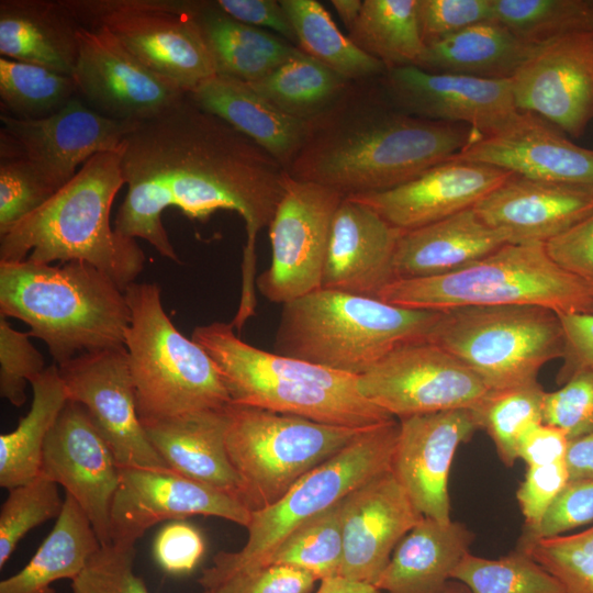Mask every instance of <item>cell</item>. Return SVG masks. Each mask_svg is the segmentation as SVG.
<instances>
[{"label":"cell","instance_id":"24","mask_svg":"<svg viewBox=\"0 0 593 593\" xmlns=\"http://www.w3.org/2000/svg\"><path fill=\"white\" fill-rule=\"evenodd\" d=\"M511 175L452 157L395 188L348 198L368 205L391 225L410 231L474 206Z\"/></svg>","mask_w":593,"mask_h":593},{"label":"cell","instance_id":"8","mask_svg":"<svg viewBox=\"0 0 593 593\" xmlns=\"http://www.w3.org/2000/svg\"><path fill=\"white\" fill-rule=\"evenodd\" d=\"M124 292V347L142 424L231 404L213 359L166 314L158 284L135 281Z\"/></svg>","mask_w":593,"mask_h":593},{"label":"cell","instance_id":"6","mask_svg":"<svg viewBox=\"0 0 593 593\" xmlns=\"http://www.w3.org/2000/svg\"><path fill=\"white\" fill-rule=\"evenodd\" d=\"M439 316L321 288L282 305L272 351L359 377L394 349L426 340Z\"/></svg>","mask_w":593,"mask_h":593},{"label":"cell","instance_id":"25","mask_svg":"<svg viewBox=\"0 0 593 593\" xmlns=\"http://www.w3.org/2000/svg\"><path fill=\"white\" fill-rule=\"evenodd\" d=\"M454 158L533 180L593 187V149L572 143L530 113L510 130L475 139Z\"/></svg>","mask_w":593,"mask_h":593},{"label":"cell","instance_id":"33","mask_svg":"<svg viewBox=\"0 0 593 593\" xmlns=\"http://www.w3.org/2000/svg\"><path fill=\"white\" fill-rule=\"evenodd\" d=\"M192 13L212 55L216 75L251 83L303 54L281 36L235 20L215 1H194Z\"/></svg>","mask_w":593,"mask_h":593},{"label":"cell","instance_id":"49","mask_svg":"<svg viewBox=\"0 0 593 593\" xmlns=\"http://www.w3.org/2000/svg\"><path fill=\"white\" fill-rule=\"evenodd\" d=\"M135 547L102 546L71 581L72 593H150L134 572Z\"/></svg>","mask_w":593,"mask_h":593},{"label":"cell","instance_id":"4","mask_svg":"<svg viewBox=\"0 0 593 593\" xmlns=\"http://www.w3.org/2000/svg\"><path fill=\"white\" fill-rule=\"evenodd\" d=\"M0 315L30 326L55 365L80 355L124 347L131 322L125 292L85 261L59 266L27 259L0 262Z\"/></svg>","mask_w":593,"mask_h":593},{"label":"cell","instance_id":"26","mask_svg":"<svg viewBox=\"0 0 593 593\" xmlns=\"http://www.w3.org/2000/svg\"><path fill=\"white\" fill-rule=\"evenodd\" d=\"M402 233L368 205L344 198L333 219L321 288L378 298L394 281Z\"/></svg>","mask_w":593,"mask_h":593},{"label":"cell","instance_id":"44","mask_svg":"<svg viewBox=\"0 0 593 593\" xmlns=\"http://www.w3.org/2000/svg\"><path fill=\"white\" fill-rule=\"evenodd\" d=\"M343 499L293 529L268 564L291 566L318 581L339 575L344 552Z\"/></svg>","mask_w":593,"mask_h":593},{"label":"cell","instance_id":"2","mask_svg":"<svg viewBox=\"0 0 593 593\" xmlns=\"http://www.w3.org/2000/svg\"><path fill=\"white\" fill-rule=\"evenodd\" d=\"M479 137L468 125L401 111L381 77L350 81L327 110L309 121L305 142L287 172L345 198L380 192L452 158Z\"/></svg>","mask_w":593,"mask_h":593},{"label":"cell","instance_id":"15","mask_svg":"<svg viewBox=\"0 0 593 593\" xmlns=\"http://www.w3.org/2000/svg\"><path fill=\"white\" fill-rule=\"evenodd\" d=\"M0 121V156L24 158L55 192L92 156L119 152L139 124L102 115L76 97L44 118L1 113Z\"/></svg>","mask_w":593,"mask_h":593},{"label":"cell","instance_id":"51","mask_svg":"<svg viewBox=\"0 0 593 593\" xmlns=\"http://www.w3.org/2000/svg\"><path fill=\"white\" fill-rule=\"evenodd\" d=\"M593 521V478L569 479L538 525L524 530L518 544L550 538Z\"/></svg>","mask_w":593,"mask_h":593},{"label":"cell","instance_id":"56","mask_svg":"<svg viewBox=\"0 0 593 593\" xmlns=\"http://www.w3.org/2000/svg\"><path fill=\"white\" fill-rule=\"evenodd\" d=\"M545 245L560 267L593 289V213Z\"/></svg>","mask_w":593,"mask_h":593},{"label":"cell","instance_id":"29","mask_svg":"<svg viewBox=\"0 0 593 593\" xmlns=\"http://www.w3.org/2000/svg\"><path fill=\"white\" fill-rule=\"evenodd\" d=\"M508 243L510 237L486 224L472 206L403 231L393 257L394 280L450 273Z\"/></svg>","mask_w":593,"mask_h":593},{"label":"cell","instance_id":"59","mask_svg":"<svg viewBox=\"0 0 593 593\" xmlns=\"http://www.w3.org/2000/svg\"><path fill=\"white\" fill-rule=\"evenodd\" d=\"M569 438L558 427L538 423L522 435L518 441L517 456L527 467H539L563 461L566 459Z\"/></svg>","mask_w":593,"mask_h":593},{"label":"cell","instance_id":"14","mask_svg":"<svg viewBox=\"0 0 593 593\" xmlns=\"http://www.w3.org/2000/svg\"><path fill=\"white\" fill-rule=\"evenodd\" d=\"M344 198L287 175L284 193L268 226L271 264L256 279L264 298L283 305L321 289L333 219Z\"/></svg>","mask_w":593,"mask_h":593},{"label":"cell","instance_id":"22","mask_svg":"<svg viewBox=\"0 0 593 593\" xmlns=\"http://www.w3.org/2000/svg\"><path fill=\"white\" fill-rule=\"evenodd\" d=\"M480 429L472 410L399 419L391 471L424 517L450 522L448 477L460 444Z\"/></svg>","mask_w":593,"mask_h":593},{"label":"cell","instance_id":"30","mask_svg":"<svg viewBox=\"0 0 593 593\" xmlns=\"http://www.w3.org/2000/svg\"><path fill=\"white\" fill-rule=\"evenodd\" d=\"M188 96L249 137L287 171L305 142L309 122L284 113L247 82L215 75Z\"/></svg>","mask_w":593,"mask_h":593},{"label":"cell","instance_id":"47","mask_svg":"<svg viewBox=\"0 0 593 593\" xmlns=\"http://www.w3.org/2000/svg\"><path fill=\"white\" fill-rule=\"evenodd\" d=\"M55 191L24 158L0 159V235L42 206Z\"/></svg>","mask_w":593,"mask_h":593},{"label":"cell","instance_id":"41","mask_svg":"<svg viewBox=\"0 0 593 593\" xmlns=\"http://www.w3.org/2000/svg\"><path fill=\"white\" fill-rule=\"evenodd\" d=\"M545 393L537 380H534L490 391L472 410L480 429L483 428L492 438L505 466L512 467L518 459V441L526 429L544 422Z\"/></svg>","mask_w":593,"mask_h":593},{"label":"cell","instance_id":"9","mask_svg":"<svg viewBox=\"0 0 593 593\" xmlns=\"http://www.w3.org/2000/svg\"><path fill=\"white\" fill-rule=\"evenodd\" d=\"M398 435L399 422L394 418L365 429L337 455L301 478L279 501L250 511L245 545L237 551L214 556L198 580L202 590L267 566L282 540L299 525L391 470Z\"/></svg>","mask_w":593,"mask_h":593},{"label":"cell","instance_id":"36","mask_svg":"<svg viewBox=\"0 0 593 593\" xmlns=\"http://www.w3.org/2000/svg\"><path fill=\"white\" fill-rule=\"evenodd\" d=\"M30 384V411L12 432L0 435V485L7 490L41 474L46 439L68 402L57 365L46 367Z\"/></svg>","mask_w":593,"mask_h":593},{"label":"cell","instance_id":"20","mask_svg":"<svg viewBox=\"0 0 593 593\" xmlns=\"http://www.w3.org/2000/svg\"><path fill=\"white\" fill-rule=\"evenodd\" d=\"M511 85L519 111L581 136L593 120V31L537 45Z\"/></svg>","mask_w":593,"mask_h":593},{"label":"cell","instance_id":"35","mask_svg":"<svg viewBox=\"0 0 593 593\" xmlns=\"http://www.w3.org/2000/svg\"><path fill=\"white\" fill-rule=\"evenodd\" d=\"M101 547L89 518L66 494L51 533L20 571L0 582V593H55L52 584L76 579Z\"/></svg>","mask_w":593,"mask_h":593},{"label":"cell","instance_id":"21","mask_svg":"<svg viewBox=\"0 0 593 593\" xmlns=\"http://www.w3.org/2000/svg\"><path fill=\"white\" fill-rule=\"evenodd\" d=\"M41 473L74 497L101 545H111L110 517L120 466L79 403L68 400L60 412L44 446Z\"/></svg>","mask_w":593,"mask_h":593},{"label":"cell","instance_id":"34","mask_svg":"<svg viewBox=\"0 0 593 593\" xmlns=\"http://www.w3.org/2000/svg\"><path fill=\"white\" fill-rule=\"evenodd\" d=\"M536 46L503 23L489 20L427 44L416 67L435 74L508 80Z\"/></svg>","mask_w":593,"mask_h":593},{"label":"cell","instance_id":"27","mask_svg":"<svg viewBox=\"0 0 593 593\" xmlns=\"http://www.w3.org/2000/svg\"><path fill=\"white\" fill-rule=\"evenodd\" d=\"M473 208L511 243L546 244L593 213V187L511 175Z\"/></svg>","mask_w":593,"mask_h":593},{"label":"cell","instance_id":"54","mask_svg":"<svg viewBox=\"0 0 593 593\" xmlns=\"http://www.w3.org/2000/svg\"><path fill=\"white\" fill-rule=\"evenodd\" d=\"M569 481L566 461L527 467L516 497L525 518V530L535 528Z\"/></svg>","mask_w":593,"mask_h":593},{"label":"cell","instance_id":"45","mask_svg":"<svg viewBox=\"0 0 593 593\" xmlns=\"http://www.w3.org/2000/svg\"><path fill=\"white\" fill-rule=\"evenodd\" d=\"M57 483L42 473L9 491L0 510V568L33 528L58 517L64 505Z\"/></svg>","mask_w":593,"mask_h":593},{"label":"cell","instance_id":"5","mask_svg":"<svg viewBox=\"0 0 593 593\" xmlns=\"http://www.w3.org/2000/svg\"><path fill=\"white\" fill-rule=\"evenodd\" d=\"M234 329L213 322L195 327L191 337L215 362L232 404L350 428L394 418L361 395L358 377L262 350Z\"/></svg>","mask_w":593,"mask_h":593},{"label":"cell","instance_id":"17","mask_svg":"<svg viewBox=\"0 0 593 593\" xmlns=\"http://www.w3.org/2000/svg\"><path fill=\"white\" fill-rule=\"evenodd\" d=\"M57 367L68 400L85 407L120 467H166L138 417L125 347L87 353Z\"/></svg>","mask_w":593,"mask_h":593},{"label":"cell","instance_id":"7","mask_svg":"<svg viewBox=\"0 0 593 593\" xmlns=\"http://www.w3.org/2000/svg\"><path fill=\"white\" fill-rule=\"evenodd\" d=\"M406 309L535 305L558 314L593 313V289L560 267L544 243H508L450 273L398 279L378 294Z\"/></svg>","mask_w":593,"mask_h":593},{"label":"cell","instance_id":"12","mask_svg":"<svg viewBox=\"0 0 593 593\" xmlns=\"http://www.w3.org/2000/svg\"><path fill=\"white\" fill-rule=\"evenodd\" d=\"M81 26L108 29L146 67L190 93L216 75L194 1L64 0Z\"/></svg>","mask_w":593,"mask_h":593},{"label":"cell","instance_id":"10","mask_svg":"<svg viewBox=\"0 0 593 593\" xmlns=\"http://www.w3.org/2000/svg\"><path fill=\"white\" fill-rule=\"evenodd\" d=\"M426 340L459 359L491 391L537 380L540 368L562 358L566 347L560 315L535 305L444 311Z\"/></svg>","mask_w":593,"mask_h":593},{"label":"cell","instance_id":"57","mask_svg":"<svg viewBox=\"0 0 593 593\" xmlns=\"http://www.w3.org/2000/svg\"><path fill=\"white\" fill-rule=\"evenodd\" d=\"M559 315L564 329L566 347L557 382L563 384L575 372L593 369V313Z\"/></svg>","mask_w":593,"mask_h":593},{"label":"cell","instance_id":"31","mask_svg":"<svg viewBox=\"0 0 593 593\" xmlns=\"http://www.w3.org/2000/svg\"><path fill=\"white\" fill-rule=\"evenodd\" d=\"M80 27L64 0H1V57L71 76Z\"/></svg>","mask_w":593,"mask_h":593},{"label":"cell","instance_id":"55","mask_svg":"<svg viewBox=\"0 0 593 593\" xmlns=\"http://www.w3.org/2000/svg\"><path fill=\"white\" fill-rule=\"evenodd\" d=\"M205 551L204 539L193 525L174 521L164 526L154 541V556L166 572H191Z\"/></svg>","mask_w":593,"mask_h":593},{"label":"cell","instance_id":"23","mask_svg":"<svg viewBox=\"0 0 593 593\" xmlns=\"http://www.w3.org/2000/svg\"><path fill=\"white\" fill-rule=\"evenodd\" d=\"M424 516L391 470L343 499L339 575L374 585L403 539Z\"/></svg>","mask_w":593,"mask_h":593},{"label":"cell","instance_id":"62","mask_svg":"<svg viewBox=\"0 0 593 593\" xmlns=\"http://www.w3.org/2000/svg\"><path fill=\"white\" fill-rule=\"evenodd\" d=\"M332 5L336 10L342 22L347 30L355 23L357 20L362 1L361 0H332Z\"/></svg>","mask_w":593,"mask_h":593},{"label":"cell","instance_id":"11","mask_svg":"<svg viewBox=\"0 0 593 593\" xmlns=\"http://www.w3.org/2000/svg\"><path fill=\"white\" fill-rule=\"evenodd\" d=\"M226 414V449L242 482V501L250 511L279 501L367 429L232 403Z\"/></svg>","mask_w":593,"mask_h":593},{"label":"cell","instance_id":"53","mask_svg":"<svg viewBox=\"0 0 593 593\" xmlns=\"http://www.w3.org/2000/svg\"><path fill=\"white\" fill-rule=\"evenodd\" d=\"M317 581L301 569L271 563L227 578L202 593H312Z\"/></svg>","mask_w":593,"mask_h":593},{"label":"cell","instance_id":"48","mask_svg":"<svg viewBox=\"0 0 593 593\" xmlns=\"http://www.w3.org/2000/svg\"><path fill=\"white\" fill-rule=\"evenodd\" d=\"M30 337L29 332L14 329L0 315V394L16 407L26 401L27 383L46 369Z\"/></svg>","mask_w":593,"mask_h":593},{"label":"cell","instance_id":"32","mask_svg":"<svg viewBox=\"0 0 593 593\" xmlns=\"http://www.w3.org/2000/svg\"><path fill=\"white\" fill-rule=\"evenodd\" d=\"M472 540L459 522L423 517L398 544L374 586L385 593H445Z\"/></svg>","mask_w":593,"mask_h":593},{"label":"cell","instance_id":"16","mask_svg":"<svg viewBox=\"0 0 593 593\" xmlns=\"http://www.w3.org/2000/svg\"><path fill=\"white\" fill-rule=\"evenodd\" d=\"M72 78L92 110L120 121L144 122L178 104L188 93L138 60L102 25L81 26Z\"/></svg>","mask_w":593,"mask_h":593},{"label":"cell","instance_id":"40","mask_svg":"<svg viewBox=\"0 0 593 593\" xmlns=\"http://www.w3.org/2000/svg\"><path fill=\"white\" fill-rule=\"evenodd\" d=\"M465 585L451 593H566L561 582L526 552L515 551L499 559L468 552L451 575Z\"/></svg>","mask_w":593,"mask_h":593},{"label":"cell","instance_id":"42","mask_svg":"<svg viewBox=\"0 0 593 593\" xmlns=\"http://www.w3.org/2000/svg\"><path fill=\"white\" fill-rule=\"evenodd\" d=\"M77 94L72 76L53 69L0 58L1 105L20 119L47 116Z\"/></svg>","mask_w":593,"mask_h":593},{"label":"cell","instance_id":"61","mask_svg":"<svg viewBox=\"0 0 593 593\" xmlns=\"http://www.w3.org/2000/svg\"><path fill=\"white\" fill-rule=\"evenodd\" d=\"M315 593H380V591L372 584L337 575L322 580Z\"/></svg>","mask_w":593,"mask_h":593},{"label":"cell","instance_id":"1","mask_svg":"<svg viewBox=\"0 0 593 593\" xmlns=\"http://www.w3.org/2000/svg\"><path fill=\"white\" fill-rule=\"evenodd\" d=\"M121 168L127 192L114 230L146 240L172 261L179 258L163 224L166 209L176 208L201 222L219 210L242 216L247 240L236 320L246 322L256 306V237L275 215L284 193L287 170L189 96L174 109L141 122L125 137Z\"/></svg>","mask_w":593,"mask_h":593},{"label":"cell","instance_id":"63","mask_svg":"<svg viewBox=\"0 0 593 593\" xmlns=\"http://www.w3.org/2000/svg\"><path fill=\"white\" fill-rule=\"evenodd\" d=\"M445 593H451V591H450V589H449V584H448V586H447Z\"/></svg>","mask_w":593,"mask_h":593},{"label":"cell","instance_id":"43","mask_svg":"<svg viewBox=\"0 0 593 593\" xmlns=\"http://www.w3.org/2000/svg\"><path fill=\"white\" fill-rule=\"evenodd\" d=\"M493 11L496 21L535 45L593 31V0H493Z\"/></svg>","mask_w":593,"mask_h":593},{"label":"cell","instance_id":"38","mask_svg":"<svg viewBox=\"0 0 593 593\" xmlns=\"http://www.w3.org/2000/svg\"><path fill=\"white\" fill-rule=\"evenodd\" d=\"M416 5L417 0H363L348 37L387 70L416 66L426 46Z\"/></svg>","mask_w":593,"mask_h":593},{"label":"cell","instance_id":"39","mask_svg":"<svg viewBox=\"0 0 593 593\" xmlns=\"http://www.w3.org/2000/svg\"><path fill=\"white\" fill-rule=\"evenodd\" d=\"M349 82L303 53L248 85L284 113L309 122L327 110Z\"/></svg>","mask_w":593,"mask_h":593},{"label":"cell","instance_id":"37","mask_svg":"<svg viewBox=\"0 0 593 593\" xmlns=\"http://www.w3.org/2000/svg\"><path fill=\"white\" fill-rule=\"evenodd\" d=\"M293 27L298 47L348 81L381 77L384 65L358 48L315 0H280Z\"/></svg>","mask_w":593,"mask_h":593},{"label":"cell","instance_id":"19","mask_svg":"<svg viewBox=\"0 0 593 593\" xmlns=\"http://www.w3.org/2000/svg\"><path fill=\"white\" fill-rule=\"evenodd\" d=\"M381 83L401 111L428 120L465 124L481 137L510 130L526 115L515 105L511 79L435 74L405 66L387 70Z\"/></svg>","mask_w":593,"mask_h":593},{"label":"cell","instance_id":"28","mask_svg":"<svg viewBox=\"0 0 593 593\" xmlns=\"http://www.w3.org/2000/svg\"><path fill=\"white\" fill-rule=\"evenodd\" d=\"M226 407L153 421L143 426L166 467L243 503L242 482L226 449Z\"/></svg>","mask_w":593,"mask_h":593},{"label":"cell","instance_id":"58","mask_svg":"<svg viewBox=\"0 0 593 593\" xmlns=\"http://www.w3.org/2000/svg\"><path fill=\"white\" fill-rule=\"evenodd\" d=\"M221 10L245 24L266 27L278 33L282 38L294 44L295 34L290 20L276 0H216Z\"/></svg>","mask_w":593,"mask_h":593},{"label":"cell","instance_id":"3","mask_svg":"<svg viewBox=\"0 0 593 593\" xmlns=\"http://www.w3.org/2000/svg\"><path fill=\"white\" fill-rule=\"evenodd\" d=\"M121 149L92 156L42 206L0 235V262L78 260L123 291L135 282L145 255L136 239L119 234L110 223L113 201L125 184Z\"/></svg>","mask_w":593,"mask_h":593},{"label":"cell","instance_id":"60","mask_svg":"<svg viewBox=\"0 0 593 593\" xmlns=\"http://www.w3.org/2000/svg\"><path fill=\"white\" fill-rule=\"evenodd\" d=\"M564 461L569 479L593 478V432L570 440Z\"/></svg>","mask_w":593,"mask_h":593},{"label":"cell","instance_id":"18","mask_svg":"<svg viewBox=\"0 0 593 593\" xmlns=\"http://www.w3.org/2000/svg\"><path fill=\"white\" fill-rule=\"evenodd\" d=\"M203 515L246 528L250 510L239 500L167 467H120L110 517L111 544L135 547L152 526Z\"/></svg>","mask_w":593,"mask_h":593},{"label":"cell","instance_id":"52","mask_svg":"<svg viewBox=\"0 0 593 593\" xmlns=\"http://www.w3.org/2000/svg\"><path fill=\"white\" fill-rule=\"evenodd\" d=\"M416 14L425 45L495 20L493 0H417Z\"/></svg>","mask_w":593,"mask_h":593},{"label":"cell","instance_id":"46","mask_svg":"<svg viewBox=\"0 0 593 593\" xmlns=\"http://www.w3.org/2000/svg\"><path fill=\"white\" fill-rule=\"evenodd\" d=\"M516 549L555 575L566 593H593V526L573 535L518 544Z\"/></svg>","mask_w":593,"mask_h":593},{"label":"cell","instance_id":"13","mask_svg":"<svg viewBox=\"0 0 593 593\" xmlns=\"http://www.w3.org/2000/svg\"><path fill=\"white\" fill-rule=\"evenodd\" d=\"M361 395L399 419L474 410L491 391L465 363L421 340L401 346L358 377Z\"/></svg>","mask_w":593,"mask_h":593},{"label":"cell","instance_id":"50","mask_svg":"<svg viewBox=\"0 0 593 593\" xmlns=\"http://www.w3.org/2000/svg\"><path fill=\"white\" fill-rule=\"evenodd\" d=\"M544 423L561 429L569 440L593 432V369L572 374L561 388L546 392Z\"/></svg>","mask_w":593,"mask_h":593}]
</instances>
